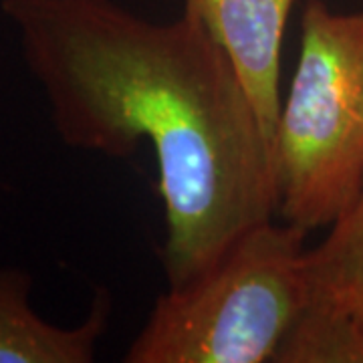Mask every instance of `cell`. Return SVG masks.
<instances>
[{
	"label": "cell",
	"mask_w": 363,
	"mask_h": 363,
	"mask_svg": "<svg viewBox=\"0 0 363 363\" xmlns=\"http://www.w3.org/2000/svg\"><path fill=\"white\" fill-rule=\"evenodd\" d=\"M359 347H362V355H363V323L359 325Z\"/></svg>",
	"instance_id": "52a82bcc"
},
{
	"label": "cell",
	"mask_w": 363,
	"mask_h": 363,
	"mask_svg": "<svg viewBox=\"0 0 363 363\" xmlns=\"http://www.w3.org/2000/svg\"><path fill=\"white\" fill-rule=\"evenodd\" d=\"M295 0H184L228 57L274 147L281 116V52ZM274 152V150H272Z\"/></svg>",
	"instance_id": "5b68a950"
},
{
	"label": "cell",
	"mask_w": 363,
	"mask_h": 363,
	"mask_svg": "<svg viewBox=\"0 0 363 363\" xmlns=\"http://www.w3.org/2000/svg\"><path fill=\"white\" fill-rule=\"evenodd\" d=\"M33 277L0 269V363H91L104 339L113 301L95 289L85 319L73 327L45 321L30 305Z\"/></svg>",
	"instance_id": "8992f818"
},
{
	"label": "cell",
	"mask_w": 363,
	"mask_h": 363,
	"mask_svg": "<svg viewBox=\"0 0 363 363\" xmlns=\"http://www.w3.org/2000/svg\"><path fill=\"white\" fill-rule=\"evenodd\" d=\"M272 150L281 220L309 234L347 212L363 184V11L305 4Z\"/></svg>",
	"instance_id": "3957f363"
},
{
	"label": "cell",
	"mask_w": 363,
	"mask_h": 363,
	"mask_svg": "<svg viewBox=\"0 0 363 363\" xmlns=\"http://www.w3.org/2000/svg\"><path fill=\"white\" fill-rule=\"evenodd\" d=\"M59 140L154 150L168 289L277 216L274 152L228 57L190 13L156 23L116 0H0Z\"/></svg>",
	"instance_id": "6da1fadb"
},
{
	"label": "cell",
	"mask_w": 363,
	"mask_h": 363,
	"mask_svg": "<svg viewBox=\"0 0 363 363\" xmlns=\"http://www.w3.org/2000/svg\"><path fill=\"white\" fill-rule=\"evenodd\" d=\"M363 184L353 204L309 248V305L277 363H363Z\"/></svg>",
	"instance_id": "277c9868"
},
{
	"label": "cell",
	"mask_w": 363,
	"mask_h": 363,
	"mask_svg": "<svg viewBox=\"0 0 363 363\" xmlns=\"http://www.w3.org/2000/svg\"><path fill=\"white\" fill-rule=\"evenodd\" d=\"M307 233L262 222L204 274L160 295L128 363H267L309 305Z\"/></svg>",
	"instance_id": "7a4b0ae2"
}]
</instances>
